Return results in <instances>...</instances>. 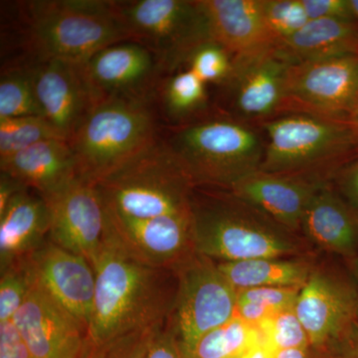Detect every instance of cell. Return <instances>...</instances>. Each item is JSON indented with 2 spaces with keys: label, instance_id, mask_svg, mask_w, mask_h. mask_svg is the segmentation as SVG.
I'll list each match as a JSON object with an SVG mask.
<instances>
[{
  "label": "cell",
  "instance_id": "obj_1",
  "mask_svg": "<svg viewBox=\"0 0 358 358\" xmlns=\"http://www.w3.org/2000/svg\"><path fill=\"white\" fill-rule=\"evenodd\" d=\"M92 267L96 275L88 327L92 348L122 334L166 324L176 299L167 284V272L173 270L136 260L106 229Z\"/></svg>",
  "mask_w": 358,
  "mask_h": 358
},
{
  "label": "cell",
  "instance_id": "obj_2",
  "mask_svg": "<svg viewBox=\"0 0 358 358\" xmlns=\"http://www.w3.org/2000/svg\"><path fill=\"white\" fill-rule=\"evenodd\" d=\"M28 42L40 61L81 66L99 51L131 39L114 1L28 2Z\"/></svg>",
  "mask_w": 358,
  "mask_h": 358
},
{
  "label": "cell",
  "instance_id": "obj_3",
  "mask_svg": "<svg viewBox=\"0 0 358 358\" xmlns=\"http://www.w3.org/2000/svg\"><path fill=\"white\" fill-rule=\"evenodd\" d=\"M193 185L167 143L155 141L96 187L110 210L145 219L190 213Z\"/></svg>",
  "mask_w": 358,
  "mask_h": 358
},
{
  "label": "cell",
  "instance_id": "obj_4",
  "mask_svg": "<svg viewBox=\"0 0 358 358\" xmlns=\"http://www.w3.org/2000/svg\"><path fill=\"white\" fill-rule=\"evenodd\" d=\"M155 141L154 117L143 101L115 98L94 103L68 143L78 178L96 185Z\"/></svg>",
  "mask_w": 358,
  "mask_h": 358
},
{
  "label": "cell",
  "instance_id": "obj_5",
  "mask_svg": "<svg viewBox=\"0 0 358 358\" xmlns=\"http://www.w3.org/2000/svg\"><path fill=\"white\" fill-rule=\"evenodd\" d=\"M237 202H192L195 253L226 263L285 258L298 251L288 233L277 227L281 225L268 221L270 218L240 200Z\"/></svg>",
  "mask_w": 358,
  "mask_h": 358
},
{
  "label": "cell",
  "instance_id": "obj_6",
  "mask_svg": "<svg viewBox=\"0 0 358 358\" xmlns=\"http://www.w3.org/2000/svg\"><path fill=\"white\" fill-rule=\"evenodd\" d=\"M167 145L194 185L229 186L260 171L265 148L258 134L239 122L212 120L186 127Z\"/></svg>",
  "mask_w": 358,
  "mask_h": 358
},
{
  "label": "cell",
  "instance_id": "obj_7",
  "mask_svg": "<svg viewBox=\"0 0 358 358\" xmlns=\"http://www.w3.org/2000/svg\"><path fill=\"white\" fill-rule=\"evenodd\" d=\"M131 39L154 54L160 69L173 70L210 41L208 20L200 1H114Z\"/></svg>",
  "mask_w": 358,
  "mask_h": 358
},
{
  "label": "cell",
  "instance_id": "obj_8",
  "mask_svg": "<svg viewBox=\"0 0 358 358\" xmlns=\"http://www.w3.org/2000/svg\"><path fill=\"white\" fill-rule=\"evenodd\" d=\"M267 147L260 171L293 174L333 162L358 145L350 122L291 114L265 124Z\"/></svg>",
  "mask_w": 358,
  "mask_h": 358
},
{
  "label": "cell",
  "instance_id": "obj_9",
  "mask_svg": "<svg viewBox=\"0 0 358 358\" xmlns=\"http://www.w3.org/2000/svg\"><path fill=\"white\" fill-rule=\"evenodd\" d=\"M178 289L171 326L185 348L237 315L238 291L210 259L193 253L173 268Z\"/></svg>",
  "mask_w": 358,
  "mask_h": 358
},
{
  "label": "cell",
  "instance_id": "obj_10",
  "mask_svg": "<svg viewBox=\"0 0 358 358\" xmlns=\"http://www.w3.org/2000/svg\"><path fill=\"white\" fill-rule=\"evenodd\" d=\"M358 95V54L294 63L279 112L350 120Z\"/></svg>",
  "mask_w": 358,
  "mask_h": 358
},
{
  "label": "cell",
  "instance_id": "obj_11",
  "mask_svg": "<svg viewBox=\"0 0 358 358\" xmlns=\"http://www.w3.org/2000/svg\"><path fill=\"white\" fill-rule=\"evenodd\" d=\"M105 212L106 231L141 263L173 271L194 253L192 212L145 219L122 215L106 206Z\"/></svg>",
  "mask_w": 358,
  "mask_h": 358
},
{
  "label": "cell",
  "instance_id": "obj_12",
  "mask_svg": "<svg viewBox=\"0 0 358 358\" xmlns=\"http://www.w3.org/2000/svg\"><path fill=\"white\" fill-rule=\"evenodd\" d=\"M294 310L310 346L326 353L358 320L355 284L313 268L301 287Z\"/></svg>",
  "mask_w": 358,
  "mask_h": 358
},
{
  "label": "cell",
  "instance_id": "obj_13",
  "mask_svg": "<svg viewBox=\"0 0 358 358\" xmlns=\"http://www.w3.org/2000/svg\"><path fill=\"white\" fill-rule=\"evenodd\" d=\"M43 199L50 212L49 240L92 265L106 225L105 206L96 185L77 178Z\"/></svg>",
  "mask_w": 358,
  "mask_h": 358
},
{
  "label": "cell",
  "instance_id": "obj_14",
  "mask_svg": "<svg viewBox=\"0 0 358 358\" xmlns=\"http://www.w3.org/2000/svg\"><path fill=\"white\" fill-rule=\"evenodd\" d=\"M13 320L34 358H87L91 352L86 327L35 281Z\"/></svg>",
  "mask_w": 358,
  "mask_h": 358
},
{
  "label": "cell",
  "instance_id": "obj_15",
  "mask_svg": "<svg viewBox=\"0 0 358 358\" xmlns=\"http://www.w3.org/2000/svg\"><path fill=\"white\" fill-rule=\"evenodd\" d=\"M27 259L37 286L88 331L96 289L95 271L91 263L50 240Z\"/></svg>",
  "mask_w": 358,
  "mask_h": 358
},
{
  "label": "cell",
  "instance_id": "obj_16",
  "mask_svg": "<svg viewBox=\"0 0 358 358\" xmlns=\"http://www.w3.org/2000/svg\"><path fill=\"white\" fill-rule=\"evenodd\" d=\"M80 68L95 103L115 98L141 99L160 69L154 54L134 41L110 45Z\"/></svg>",
  "mask_w": 358,
  "mask_h": 358
},
{
  "label": "cell",
  "instance_id": "obj_17",
  "mask_svg": "<svg viewBox=\"0 0 358 358\" xmlns=\"http://www.w3.org/2000/svg\"><path fill=\"white\" fill-rule=\"evenodd\" d=\"M30 71L42 117L69 141L95 103L81 68L61 61H39Z\"/></svg>",
  "mask_w": 358,
  "mask_h": 358
},
{
  "label": "cell",
  "instance_id": "obj_18",
  "mask_svg": "<svg viewBox=\"0 0 358 358\" xmlns=\"http://www.w3.org/2000/svg\"><path fill=\"white\" fill-rule=\"evenodd\" d=\"M294 60L280 44L248 56L233 57L229 80L241 114L251 117L279 113L285 81Z\"/></svg>",
  "mask_w": 358,
  "mask_h": 358
},
{
  "label": "cell",
  "instance_id": "obj_19",
  "mask_svg": "<svg viewBox=\"0 0 358 358\" xmlns=\"http://www.w3.org/2000/svg\"><path fill=\"white\" fill-rule=\"evenodd\" d=\"M319 182L299 174H275L258 171L242 178L231 187L235 199L249 205L285 229L301 228L303 214Z\"/></svg>",
  "mask_w": 358,
  "mask_h": 358
},
{
  "label": "cell",
  "instance_id": "obj_20",
  "mask_svg": "<svg viewBox=\"0 0 358 358\" xmlns=\"http://www.w3.org/2000/svg\"><path fill=\"white\" fill-rule=\"evenodd\" d=\"M211 38L234 57L252 55L279 44L268 30L261 0H200Z\"/></svg>",
  "mask_w": 358,
  "mask_h": 358
},
{
  "label": "cell",
  "instance_id": "obj_21",
  "mask_svg": "<svg viewBox=\"0 0 358 358\" xmlns=\"http://www.w3.org/2000/svg\"><path fill=\"white\" fill-rule=\"evenodd\" d=\"M0 171L42 197L57 192L78 178L72 148L61 138L40 141L0 159Z\"/></svg>",
  "mask_w": 358,
  "mask_h": 358
},
{
  "label": "cell",
  "instance_id": "obj_22",
  "mask_svg": "<svg viewBox=\"0 0 358 358\" xmlns=\"http://www.w3.org/2000/svg\"><path fill=\"white\" fill-rule=\"evenodd\" d=\"M50 232V212L41 195L22 190L0 213V270L28 258Z\"/></svg>",
  "mask_w": 358,
  "mask_h": 358
},
{
  "label": "cell",
  "instance_id": "obj_23",
  "mask_svg": "<svg viewBox=\"0 0 358 358\" xmlns=\"http://www.w3.org/2000/svg\"><path fill=\"white\" fill-rule=\"evenodd\" d=\"M301 228L322 249L350 258L357 256L358 220L352 207L324 185L308 203Z\"/></svg>",
  "mask_w": 358,
  "mask_h": 358
},
{
  "label": "cell",
  "instance_id": "obj_24",
  "mask_svg": "<svg viewBox=\"0 0 358 358\" xmlns=\"http://www.w3.org/2000/svg\"><path fill=\"white\" fill-rule=\"evenodd\" d=\"M279 44L296 63L353 55L358 54V23L310 20L300 31Z\"/></svg>",
  "mask_w": 358,
  "mask_h": 358
},
{
  "label": "cell",
  "instance_id": "obj_25",
  "mask_svg": "<svg viewBox=\"0 0 358 358\" xmlns=\"http://www.w3.org/2000/svg\"><path fill=\"white\" fill-rule=\"evenodd\" d=\"M217 266L237 291L264 287L301 288L313 270L307 261L285 258L252 259Z\"/></svg>",
  "mask_w": 358,
  "mask_h": 358
},
{
  "label": "cell",
  "instance_id": "obj_26",
  "mask_svg": "<svg viewBox=\"0 0 358 358\" xmlns=\"http://www.w3.org/2000/svg\"><path fill=\"white\" fill-rule=\"evenodd\" d=\"M260 343H265L260 329L236 315L204 334L187 355L190 358H239Z\"/></svg>",
  "mask_w": 358,
  "mask_h": 358
},
{
  "label": "cell",
  "instance_id": "obj_27",
  "mask_svg": "<svg viewBox=\"0 0 358 358\" xmlns=\"http://www.w3.org/2000/svg\"><path fill=\"white\" fill-rule=\"evenodd\" d=\"M21 117H41L31 71L13 70L0 81V120Z\"/></svg>",
  "mask_w": 358,
  "mask_h": 358
},
{
  "label": "cell",
  "instance_id": "obj_28",
  "mask_svg": "<svg viewBox=\"0 0 358 358\" xmlns=\"http://www.w3.org/2000/svg\"><path fill=\"white\" fill-rule=\"evenodd\" d=\"M50 138H61L43 117H21L0 120V159H6L32 147L35 143Z\"/></svg>",
  "mask_w": 358,
  "mask_h": 358
},
{
  "label": "cell",
  "instance_id": "obj_29",
  "mask_svg": "<svg viewBox=\"0 0 358 358\" xmlns=\"http://www.w3.org/2000/svg\"><path fill=\"white\" fill-rule=\"evenodd\" d=\"M162 99L171 117H186L206 102L205 83L192 70L181 71L167 80Z\"/></svg>",
  "mask_w": 358,
  "mask_h": 358
},
{
  "label": "cell",
  "instance_id": "obj_30",
  "mask_svg": "<svg viewBox=\"0 0 358 358\" xmlns=\"http://www.w3.org/2000/svg\"><path fill=\"white\" fill-rule=\"evenodd\" d=\"M0 277V322L13 320L34 286L28 259L2 268Z\"/></svg>",
  "mask_w": 358,
  "mask_h": 358
},
{
  "label": "cell",
  "instance_id": "obj_31",
  "mask_svg": "<svg viewBox=\"0 0 358 358\" xmlns=\"http://www.w3.org/2000/svg\"><path fill=\"white\" fill-rule=\"evenodd\" d=\"M271 352L310 346L308 334L294 308L275 313L257 326Z\"/></svg>",
  "mask_w": 358,
  "mask_h": 358
},
{
  "label": "cell",
  "instance_id": "obj_32",
  "mask_svg": "<svg viewBox=\"0 0 358 358\" xmlns=\"http://www.w3.org/2000/svg\"><path fill=\"white\" fill-rule=\"evenodd\" d=\"M261 6L268 30L279 43L310 21L303 0H261Z\"/></svg>",
  "mask_w": 358,
  "mask_h": 358
},
{
  "label": "cell",
  "instance_id": "obj_33",
  "mask_svg": "<svg viewBox=\"0 0 358 358\" xmlns=\"http://www.w3.org/2000/svg\"><path fill=\"white\" fill-rule=\"evenodd\" d=\"M231 54L217 42L210 40L192 52L187 62L189 68L205 84L229 80L233 68Z\"/></svg>",
  "mask_w": 358,
  "mask_h": 358
},
{
  "label": "cell",
  "instance_id": "obj_34",
  "mask_svg": "<svg viewBox=\"0 0 358 358\" xmlns=\"http://www.w3.org/2000/svg\"><path fill=\"white\" fill-rule=\"evenodd\" d=\"M164 326L138 329L110 339L92 348L87 358H148L155 334Z\"/></svg>",
  "mask_w": 358,
  "mask_h": 358
},
{
  "label": "cell",
  "instance_id": "obj_35",
  "mask_svg": "<svg viewBox=\"0 0 358 358\" xmlns=\"http://www.w3.org/2000/svg\"><path fill=\"white\" fill-rule=\"evenodd\" d=\"M301 288H251L239 289L238 301H248L262 308L273 317L275 313L294 308Z\"/></svg>",
  "mask_w": 358,
  "mask_h": 358
},
{
  "label": "cell",
  "instance_id": "obj_36",
  "mask_svg": "<svg viewBox=\"0 0 358 358\" xmlns=\"http://www.w3.org/2000/svg\"><path fill=\"white\" fill-rule=\"evenodd\" d=\"M308 20H355L350 0H303Z\"/></svg>",
  "mask_w": 358,
  "mask_h": 358
},
{
  "label": "cell",
  "instance_id": "obj_37",
  "mask_svg": "<svg viewBox=\"0 0 358 358\" xmlns=\"http://www.w3.org/2000/svg\"><path fill=\"white\" fill-rule=\"evenodd\" d=\"M0 358H34L13 320L0 322Z\"/></svg>",
  "mask_w": 358,
  "mask_h": 358
},
{
  "label": "cell",
  "instance_id": "obj_38",
  "mask_svg": "<svg viewBox=\"0 0 358 358\" xmlns=\"http://www.w3.org/2000/svg\"><path fill=\"white\" fill-rule=\"evenodd\" d=\"M148 358H190L169 324L160 327L150 345Z\"/></svg>",
  "mask_w": 358,
  "mask_h": 358
},
{
  "label": "cell",
  "instance_id": "obj_39",
  "mask_svg": "<svg viewBox=\"0 0 358 358\" xmlns=\"http://www.w3.org/2000/svg\"><path fill=\"white\" fill-rule=\"evenodd\" d=\"M326 355L327 358H358V320Z\"/></svg>",
  "mask_w": 358,
  "mask_h": 358
},
{
  "label": "cell",
  "instance_id": "obj_40",
  "mask_svg": "<svg viewBox=\"0 0 358 358\" xmlns=\"http://www.w3.org/2000/svg\"><path fill=\"white\" fill-rule=\"evenodd\" d=\"M341 189L352 210L358 212V159L341 176Z\"/></svg>",
  "mask_w": 358,
  "mask_h": 358
},
{
  "label": "cell",
  "instance_id": "obj_41",
  "mask_svg": "<svg viewBox=\"0 0 358 358\" xmlns=\"http://www.w3.org/2000/svg\"><path fill=\"white\" fill-rule=\"evenodd\" d=\"M25 189H28V188L21 185L20 181L1 173V176H0V213L6 209L7 205L16 194Z\"/></svg>",
  "mask_w": 358,
  "mask_h": 358
},
{
  "label": "cell",
  "instance_id": "obj_42",
  "mask_svg": "<svg viewBox=\"0 0 358 358\" xmlns=\"http://www.w3.org/2000/svg\"><path fill=\"white\" fill-rule=\"evenodd\" d=\"M268 358H327V355L310 345L306 348L272 352Z\"/></svg>",
  "mask_w": 358,
  "mask_h": 358
},
{
  "label": "cell",
  "instance_id": "obj_43",
  "mask_svg": "<svg viewBox=\"0 0 358 358\" xmlns=\"http://www.w3.org/2000/svg\"><path fill=\"white\" fill-rule=\"evenodd\" d=\"M271 352L267 348V345L264 343H258V345L252 346L247 352L239 358H268L270 357Z\"/></svg>",
  "mask_w": 358,
  "mask_h": 358
},
{
  "label": "cell",
  "instance_id": "obj_44",
  "mask_svg": "<svg viewBox=\"0 0 358 358\" xmlns=\"http://www.w3.org/2000/svg\"><path fill=\"white\" fill-rule=\"evenodd\" d=\"M348 122L352 124V126L355 128L358 134V95L357 100H355V106H353L352 114L350 115V120H348Z\"/></svg>",
  "mask_w": 358,
  "mask_h": 358
},
{
  "label": "cell",
  "instance_id": "obj_45",
  "mask_svg": "<svg viewBox=\"0 0 358 358\" xmlns=\"http://www.w3.org/2000/svg\"><path fill=\"white\" fill-rule=\"evenodd\" d=\"M352 265H350V270L353 278V284H355V289H357L358 294V256L352 258Z\"/></svg>",
  "mask_w": 358,
  "mask_h": 358
},
{
  "label": "cell",
  "instance_id": "obj_46",
  "mask_svg": "<svg viewBox=\"0 0 358 358\" xmlns=\"http://www.w3.org/2000/svg\"><path fill=\"white\" fill-rule=\"evenodd\" d=\"M352 3L353 14H355V20L358 23V0H350Z\"/></svg>",
  "mask_w": 358,
  "mask_h": 358
}]
</instances>
